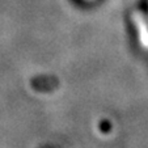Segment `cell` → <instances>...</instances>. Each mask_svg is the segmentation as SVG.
<instances>
[{
  "label": "cell",
  "mask_w": 148,
  "mask_h": 148,
  "mask_svg": "<svg viewBox=\"0 0 148 148\" xmlns=\"http://www.w3.org/2000/svg\"><path fill=\"white\" fill-rule=\"evenodd\" d=\"M132 23L135 25L138 33V39L139 43L144 50H148V23L147 18L144 17V14L142 12H134L131 16Z\"/></svg>",
  "instance_id": "1"
}]
</instances>
